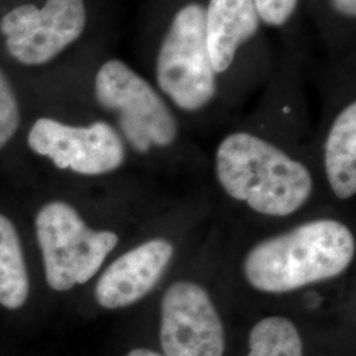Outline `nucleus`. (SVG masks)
<instances>
[{"mask_svg":"<svg viewBox=\"0 0 356 356\" xmlns=\"http://www.w3.org/2000/svg\"><path fill=\"white\" fill-rule=\"evenodd\" d=\"M173 254V243L153 238L119 256L98 279L97 302L110 310L136 304L163 279Z\"/></svg>","mask_w":356,"mask_h":356,"instance_id":"1a4fd4ad","label":"nucleus"},{"mask_svg":"<svg viewBox=\"0 0 356 356\" xmlns=\"http://www.w3.org/2000/svg\"><path fill=\"white\" fill-rule=\"evenodd\" d=\"M86 0H45L42 7L22 4L0 19V32L15 61L24 66L49 64L86 31Z\"/></svg>","mask_w":356,"mask_h":356,"instance_id":"423d86ee","label":"nucleus"},{"mask_svg":"<svg viewBox=\"0 0 356 356\" xmlns=\"http://www.w3.org/2000/svg\"><path fill=\"white\" fill-rule=\"evenodd\" d=\"M355 251L354 234L344 223L316 219L254 244L243 275L259 292H293L342 275Z\"/></svg>","mask_w":356,"mask_h":356,"instance_id":"f257e3e1","label":"nucleus"},{"mask_svg":"<svg viewBox=\"0 0 356 356\" xmlns=\"http://www.w3.org/2000/svg\"><path fill=\"white\" fill-rule=\"evenodd\" d=\"M20 126V106L13 82L0 67V149H3Z\"/></svg>","mask_w":356,"mask_h":356,"instance_id":"4468645a","label":"nucleus"},{"mask_svg":"<svg viewBox=\"0 0 356 356\" xmlns=\"http://www.w3.org/2000/svg\"><path fill=\"white\" fill-rule=\"evenodd\" d=\"M126 356H165L163 353H157L153 351L151 348H144V347H139V348H134L128 353Z\"/></svg>","mask_w":356,"mask_h":356,"instance_id":"f3484780","label":"nucleus"},{"mask_svg":"<svg viewBox=\"0 0 356 356\" xmlns=\"http://www.w3.org/2000/svg\"><path fill=\"white\" fill-rule=\"evenodd\" d=\"M323 164L331 189L339 200L356 193V102L353 98L331 120L323 145Z\"/></svg>","mask_w":356,"mask_h":356,"instance_id":"9b49d317","label":"nucleus"},{"mask_svg":"<svg viewBox=\"0 0 356 356\" xmlns=\"http://www.w3.org/2000/svg\"><path fill=\"white\" fill-rule=\"evenodd\" d=\"M36 234L47 282L57 292L91 280L119 243L115 232L90 229L73 206L61 201L42 206Z\"/></svg>","mask_w":356,"mask_h":356,"instance_id":"39448f33","label":"nucleus"},{"mask_svg":"<svg viewBox=\"0 0 356 356\" xmlns=\"http://www.w3.org/2000/svg\"><path fill=\"white\" fill-rule=\"evenodd\" d=\"M321 19L330 23V29L353 32L356 23V0H316Z\"/></svg>","mask_w":356,"mask_h":356,"instance_id":"dca6fc26","label":"nucleus"},{"mask_svg":"<svg viewBox=\"0 0 356 356\" xmlns=\"http://www.w3.org/2000/svg\"><path fill=\"white\" fill-rule=\"evenodd\" d=\"M204 22L206 0H172L153 42L152 83L186 114L204 111L219 91L206 48Z\"/></svg>","mask_w":356,"mask_h":356,"instance_id":"7ed1b4c3","label":"nucleus"},{"mask_svg":"<svg viewBox=\"0 0 356 356\" xmlns=\"http://www.w3.org/2000/svg\"><path fill=\"white\" fill-rule=\"evenodd\" d=\"M160 346L165 356H223L226 331L216 305L202 285L173 282L160 309Z\"/></svg>","mask_w":356,"mask_h":356,"instance_id":"6e6552de","label":"nucleus"},{"mask_svg":"<svg viewBox=\"0 0 356 356\" xmlns=\"http://www.w3.org/2000/svg\"><path fill=\"white\" fill-rule=\"evenodd\" d=\"M261 26L284 29L296 19L301 0H254Z\"/></svg>","mask_w":356,"mask_h":356,"instance_id":"2eb2a0df","label":"nucleus"},{"mask_svg":"<svg viewBox=\"0 0 356 356\" xmlns=\"http://www.w3.org/2000/svg\"><path fill=\"white\" fill-rule=\"evenodd\" d=\"M254 0H206V48L219 79L232 73L243 49L261 32Z\"/></svg>","mask_w":356,"mask_h":356,"instance_id":"9d476101","label":"nucleus"},{"mask_svg":"<svg viewBox=\"0 0 356 356\" xmlns=\"http://www.w3.org/2000/svg\"><path fill=\"white\" fill-rule=\"evenodd\" d=\"M94 98L116 115L118 132L138 154L176 144L179 124L170 103L151 79L119 58L104 61L94 76Z\"/></svg>","mask_w":356,"mask_h":356,"instance_id":"20e7f679","label":"nucleus"},{"mask_svg":"<svg viewBox=\"0 0 356 356\" xmlns=\"http://www.w3.org/2000/svg\"><path fill=\"white\" fill-rule=\"evenodd\" d=\"M214 161L218 182L226 194L261 216H291L312 195L313 178L307 166L252 132L235 131L225 136Z\"/></svg>","mask_w":356,"mask_h":356,"instance_id":"f03ea898","label":"nucleus"},{"mask_svg":"<svg viewBox=\"0 0 356 356\" xmlns=\"http://www.w3.org/2000/svg\"><path fill=\"white\" fill-rule=\"evenodd\" d=\"M29 148L45 156L56 168L83 176H102L118 170L127 157L126 143L104 120L89 126H70L40 118L28 134Z\"/></svg>","mask_w":356,"mask_h":356,"instance_id":"0eeeda50","label":"nucleus"},{"mask_svg":"<svg viewBox=\"0 0 356 356\" xmlns=\"http://www.w3.org/2000/svg\"><path fill=\"white\" fill-rule=\"evenodd\" d=\"M247 356H304L301 334L286 317L260 319L250 331Z\"/></svg>","mask_w":356,"mask_h":356,"instance_id":"ddd939ff","label":"nucleus"},{"mask_svg":"<svg viewBox=\"0 0 356 356\" xmlns=\"http://www.w3.org/2000/svg\"><path fill=\"white\" fill-rule=\"evenodd\" d=\"M29 296V277L17 231L0 214V305L16 310Z\"/></svg>","mask_w":356,"mask_h":356,"instance_id":"f8f14e48","label":"nucleus"}]
</instances>
